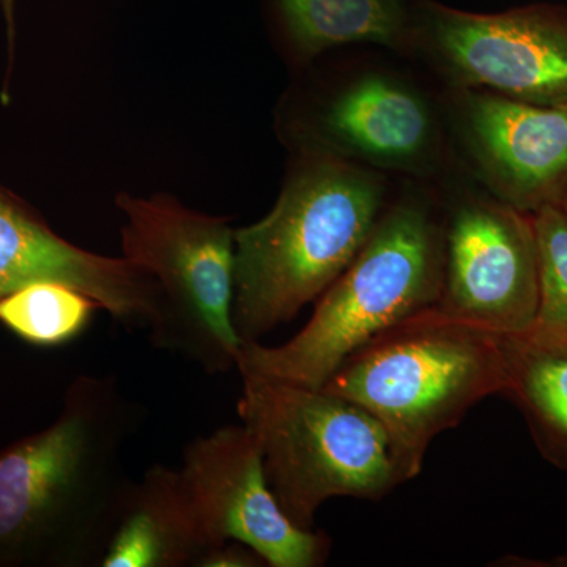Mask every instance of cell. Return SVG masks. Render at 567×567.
I'll list each match as a JSON object with an SVG mask.
<instances>
[{"mask_svg": "<svg viewBox=\"0 0 567 567\" xmlns=\"http://www.w3.org/2000/svg\"><path fill=\"white\" fill-rule=\"evenodd\" d=\"M140 410L114 377L81 375L58 420L0 450V567L99 566L132 481Z\"/></svg>", "mask_w": 567, "mask_h": 567, "instance_id": "1", "label": "cell"}, {"mask_svg": "<svg viewBox=\"0 0 567 567\" xmlns=\"http://www.w3.org/2000/svg\"><path fill=\"white\" fill-rule=\"evenodd\" d=\"M391 197L390 175L298 153L274 210L235 230L233 322L241 344L319 300L363 249Z\"/></svg>", "mask_w": 567, "mask_h": 567, "instance_id": "2", "label": "cell"}, {"mask_svg": "<svg viewBox=\"0 0 567 567\" xmlns=\"http://www.w3.org/2000/svg\"><path fill=\"white\" fill-rule=\"evenodd\" d=\"M442 281L439 185L406 181L391 197L363 249L319 298L303 330L279 347L241 344L238 372L323 388L369 339L436 306Z\"/></svg>", "mask_w": 567, "mask_h": 567, "instance_id": "3", "label": "cell"}, {"mask_svg": "<svg viewBox=\"0 0 567 567\" xmlns=\"http://www.w3.org/2000/svg\"><path fill=\"white\" fill-rule=\"evenodd\" d=\"M503 336L432 306L354 350L323 390L382 423L410 481L435 436L488 395L506 393Z\"/></svg>", "mask_w": 567, "mask_h": 567, "instance_id": "4", "label": "cell"}, {"mask_svg": "<svg viewBox=\"0 0 567 567\" xmlns=\"http://www.w3.org/2000/svg\"><path fill=\"white\" fill-rule=\"evenodd\" d=\"M240 375L238 416L260 447L276 502L297 527L315 529L328 499H382L409 481L386 429L363 406L323 388Z\"/></svg>", "mask_w": 567, "mask_h": 567, "instance_id": "5", "label": "cell"}, {"mask_svg": "<svg viewBox=\"0 0 567 567\" xmlns=\"http://www.w3.org/2000/svg\"><path fill=\"white\" fill-rule=\"evenodd\" d=\"M117 205L126 215L123 256L162 289L153 342L207 374L233 371L241 341L233 322L235 233L227 219L189 210L166 194H121Z\"/></svg>", "mask_w": 567, "mask_h": 567, "instance_id": "6", "label": "cell"}, {"mask_svg": "<svg viewBox=\"0 0 567 567\" xmlns=\"http://www.w3.org/2000/svg\"><path fill=\"white\" fill-rule=\"evenodd\" d=\"M300 153L331 156L402 181L440 183L457 169L443 93L382 62L336 71L295 112Z\"/></svg>", "mask_w": 567, "mask_h": 567, "instance_id": "7", "label": "cell"}, {"mask_svg": "<svg viewBox=\"0 0 567 567\" xmlns=\"http://www.w3.org/2000/svg\"><path fill=\"white\" fill-rule=\"evenodd\" d=\"M409 58L424 63L443 89L567 107L566 7L473 13L420 0Z\"/></svg>", "mask_w": 567, "mask_h": 567, "instance_id": "8", "label": "cell"}, {"mask_svg": "<svg viewBox=\"0 0 567 567\" xmlns=\"http://www.w3.org/2000/svg\"><path fill=\"white\" fill-rule=\"evenodd\" d=\"M443 204V281L436 308L502 334L535 323L539 260L532 213L488 193L470 175L436 183Z\"/></svg>", "mask_w": 567, "mask_h": 567, "instance_id": "9", "label": "cell"}, {"mask_svg": "<svg viewBox=\"0 0 567 567\" xmlns=\"http://www.w3.org/2000/svg\"><path fill=\"white\" fill-rule=\"evenodd\" d=\"M457 166L517 210L557 205L567 185V107L443 89Z\"/></svg>", "mask_w": 567, "mask_h": 567, "instance_id": "10", "label": "cell"}, {"mask_svg": "<svg viewBox=\"0 0 567 567\" xmlns=\"http://www.w3.org/2000/svg\"><path fill=\"white\" fill-rule=\"evenodd\" d=\"M181 473L208 548L238 540L270 567H319L330 557L328 535L297 527L282 513L245 424L193 440Z\"/></svg>", "mask_w": 567, "mask_h": 567, "instance_id": "11", "label": "cell"}, {"mask_svg": "<svg viewBox=\"0 0 567 567\" xmlns=\"http://www.w3.org/2000/svg\"><path fill=\"white\" fill-rule=\"evenodd\" d=\"M76 287L123 324L152 330L162 289L151 274L63 240L24 200L0 186V298L29 282Z\"/></svg>", "mask_w": 567, "mask_h": 567, "instance_id": "12", "label": "cell"}, {"mask_svg": "<svg viewBox=\"0 0 567 567\" xmlns=\"http://www.w3.org/2000/svg\"><path fill=\"white\" fill-rule=\"evenodd\" d=\"M181 468L153 465L130 484L100 567H197L207 551Z\"/></svg>", "mask_w": 567, "mask_h": 567, "instance_id": "13", "label": "cell"}, {"mask_svg": "<svg viewBox=\"0 0 567 567\" xmlns=\"http://www.w3.org/2000/svg\"><path fill=\"white\" fill-rule=\"evenodd\" d=\"M420 0H268L295 62L347 44H375L409 58Z\"/></svg>", "mask_w": 567, "mask_h": 567, "instance_id": "14", "label": "cell"}, {"mask_svg": "<svg viewBox=\"0 0 567 567\" xmlns=\"http://www.w3.org/2000/svg\"><path fill=\"white\" fill-rule=\"evenodd\" d=\"M507 390L540 451L567 468V330L532 324L503 336Z\"/></svg>", "mask_w": 567, "mask_h": 567, "instance_id": "15", "label": "cell"}, {"mask_svg": "<svg viewBox=\"0 0 567 567\" xmlns=\"http://www.w3.org/2000/svg\"><path fill=\"white\" fill-rule=\"evenodd\" d=\"M99 308L69 284L29 282L0 298V324L28 344L50 349L80 336Z\"/></svg>", "mask_w": 567, "mask_h": 567, "instance_id": "16", "label": "cell"}, {"mask_svg": "<svg viewBox=\"0 0 567 567\" xmlns=\"http://www.w3.org/2000/svg\"><path fill=\"white\" fill-rule=\"evenodd\" d=\"M539 260V308L535 323L567 330V215L558 205L532 213Z\"/></svg>", "mask_w": 567, "mask_h": 567, "instance_id": "17", "label": "cell"}, {"mask_svg": "<svg viewBox=\"0 0 567 567\" xmlns=\"http://www.w3.org/2000/svg\"><path fill=\"white\" fill-rule=\"evenodd\" d=\"M267 566L265 559L254 550L238 540H227L208 548L204 557L197 563V567H260Z\"/></svg>", "mask_w": 567, "mask_h": 567, "instance_id": "18", "label": "cell"}, {"mask_svg": "<svg viewBox=\"0 0 567 567\" xmlns=\"http://www.w3.org/2000/svg\"><path fill=\"white\" fill-rule=\"evenodd\" d=\"M0 9H2L3 18H6L7 35H9L10 52L14 47V0H0Z\"/></svg>", "mask_w": 567, "mask_h": 567, "instance_id": "19", "label": "cell"}, {"mask_svg": "<svg viewBox=\"0 0 567 567\" xmlns=\"http://www.w3.org/2000/svg\"><path fill=\"white\" fill-rule=\"evenodd\" d=\"M557 205L567 215V185H566L565 192H563V194H561V197H559Z\"/></svg>", "mask_w": 567, "mask_h": 567, "instance_id": "20", "label": "cell"}]
</instances>
